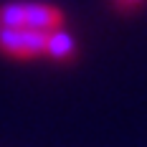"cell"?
<instances>
[{"label":"cell","mask_w":147,"mask_h":147,"mask_svg":"<svg viewBox=\"0 0 147 147\" xmlns=\"http://www.w3.org/2000/svg\"><path fill=\"white\" fill-rule=\"evenodd\" d=\"M114 3V8H117L119 13H134L145 0H112Z\"/></svg>","instance_id":"5"},{"label":"cell","mask_w":147,"mask_h":147,"mask_svg":"<svg viewBox=\"0 0 147 147\" xmlns=\"http://www.w3.org/2000/svg\"><path fill=\"white\" fill-rule=\"evenodd\" d=\"M48 33L28 28H0V53L15 61H36L46 59Z\"/></svg>","instance_id":"1"},{"label":"cell","mask_w":147,"mask_h":147,"mask_svg":"<svg viewBox=\"0 0 147 147\" xmlns=\"http://www.w3.org/2000/svg\"><path fill=\"white\" fill-rule=\"evenodd\" d=\"M0 28H26V0L0 5Z\"/></svg>","instance_id":"4"},{"label":"cell","mask_w":147,"mask_h":147,"mask_svg":"<svg viewBox=\"0 0 147 147\" xmlns=\"http://www.w3.org/2000/svg\"><path fill=\"white\" fill-rule=\"evenodd\" d=\"M66 15L59 5L43 0H26V28L38 33H53L63 28Z\"/></svg>","instance_id":"2"},{"label":"cell","mask_w":147,"mask_h":147,"mask_svg":"<svg viewBox=\"0 0 147 147\" xmlns=\"http://www.w3.org/2000/svg\"><path fill=\"white\" fill-rule=\"evenodd\" d=\"M46 59L56 61V63H74L79 59V43L69 30H53L48 33L46 41Z\"/></svg>","instance_id":"3"}]
</instances>
